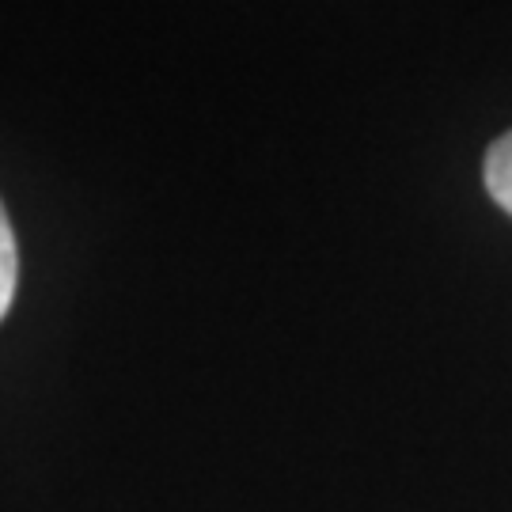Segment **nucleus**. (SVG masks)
Segmentation results:
<instances>
[{
	"label": "nucleus",
	"instance_id": "nucleus-2",
	"mask_svg": "<svg viewBox=\"0 0 512 512\" xmlns=\"http://www.w3.org/2000/svg\"><path fill=\"white\" fill-rule=\"evenodd\" d=\"M16 281H19L16 232H12V220H8L4 202H0V319L8 315L12 300H16Z\"/></svg>",
	"mask_w": 512,
	"mask_h": 512
},
{
	"label": "nucleus",
	"instance_id": "nucleus-1",
	"mask_svg": "<svg viewBox=\"0 0 512 512\" xmlns=\"http://www.w3.org/2000/svg\"><path fill=\"white\" fill-rule=\"evenodd\" d=\"M486 190L512 217V133L497 137L486 152Z\"/></svg>",
	"mask_w": 512,
	"mask_h": 512
}]
</instances>
